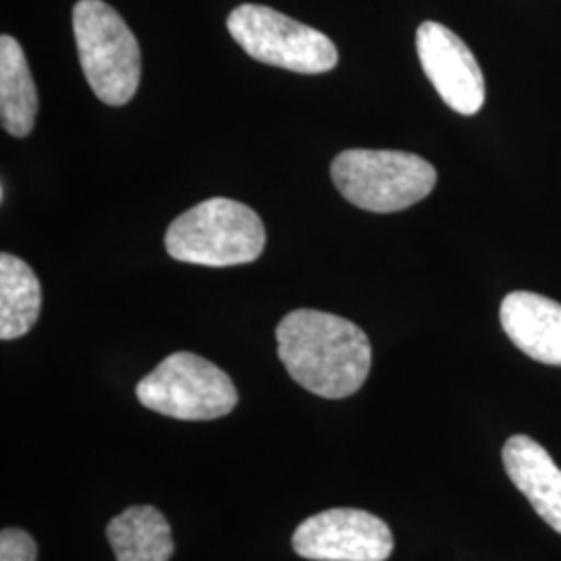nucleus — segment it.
Here are the masks:
<instances>
[{"label":"nucleus","mask_w":561,"mask_h":561,"mask_svg":"<svg viewBox=\"0 0 561 561\" xmlns=\"http://www.w3.org/2000/svg\"><path fill=\"white\" fill-rule=\"evenodd\" d=\"M266 243L261 217L245 204L210 198L169 225L164 248L171 259L202 266H238L259 261Z\"/></svg>","instance_id":"nucleus-2"},{"label":"nucleus","mask_w":561,"mask_h":561,"mask_svg":"<svg viewBox=\"0 0 561 561\" xmlns=\"http://www.w3.org/2000/svg\"><path fill=\"white\" fill-rule=\"evenodd\" d=\"M277 352L289 377L324 400L360 391L373 366V345L358 324L300 308L277 324Z\"/></svg>","instance_id":"nucleus-1"},{"label":"nucleus","mask_w":561,"mask_h":561,"mask_svg":"<svg viewBox=\"0 0 561 561\" xmlns=\"http://www.w3.org/2000/svg\"><path fill=\"white\" fill-rule=\"evenodd\" d=\"M294 551L310 561H387L396 541L379 516L333 507L301 522L294 533Z\"/></svg>","instance_id":"nucleus-7"},{"label":"nucleus","mask_w":561,"mask_h":561,"mask_svg":"<svg viewBox=\"0 0 561 561\" xmlns=\"http://www.w3.org/2000/svg\"><path fill=\"white\" fill-rule=\"evenodd\" d=\"M80 65L92 92L108 106H123L140 88L141 53L129 25L102 0L73 7Z\"/></svg>","instance_id":"nucleus-3"},{"label":"nucleus","mask_w":561,"mask_h":561,"mask_svg":"<svg viewBox=\"0 0 561 561\" xmlns=\"http://www.w3.org/2000/svg\"><path fill=\"white\" fill-rule=\"evenodd\" d=\"M416 50L443 102L460 115H477L484 104V78L466 42L442 23L424 21L416 32Z\"/></svg>","instance_id":"nucleus-8"},{"label":"nucleus","mask_w":561,"mask_h":561,"mask_svg":"<svg viewBox=\"0 0 561 561\" xmlns=\"http://www.w3.org/2000/svg\"><path fill=\"white\" fill-rule=\"evenodd\" d=\"M136 396L144 408L175 421H217L240 401L229 375L192 352L167 356L138 382Z\"/></svg>","instance_id":"nucleus-5"},{"label":"nucleus","mask_w":561,"mask_h":561,"mask_svg":"<svg viewBox=\"0 0 561 561\" xmlns=\"http://www.w3.org/2000/svg\"><path fill=\"white\" fill-rule=\"evenodd\" d=\"M227 30L252 59L294 73H327L340 60L335 44L322 32L264 4L236 7Z\"/></svg>","instance_id":"nucleus-6"},{"label":"nucleus","mask_w":561,"mask_h":561,"mask_svg":"<svg viewBox=\"0 0 561 561\" xmlns=\"http://www.w3.org/2000/svg\"><path fill=\"white\" fill-rule=\"evenodd\" d=\"M42 285L27 262L0 254V340H20L41 319Z\"/></svg>","instance_id":"nucleus-13"},{"label":"nucleus","mask_w":561,"mask_h":561,"mask_svg":"<svg viewBox=\"0 0 561 561\" xmlns=\"http://www.w3.org/2000/svg\"><path fill=\"white\" fill-rule=\"evenodd\" d=\"M500 321L510 341L533 360L561 366V304L533 291L507 294Z\"/></svg>","instance_id":"nucleus-9"},{"label":"nucleus","mask_w":561,"mask_h":561,"mask_svg":"<svg viewBox=\"0 0 561 561\" xmlns=\"http://www.w3.org/2000/svg\"><path fill=\"white\" fill-rule=\"evenodd\" d=\"M117 561H169L175 553L171 526L157 507L131 505L106 524Z\"/></svg>","instance_id":"nucleus-11"},{"label":"nucleus","mask_w":561,"mask_h":561,"mask_svg":"<svg viewBox=\"0 0 561 561\" xmlns=\"http://www.w3.org/2000/svg\"><path fill=\"white\" fill-rule=\"evenodd\" d=\"M0 561H38L36 541L21 528L0 533Z\"/></svg>","instance_id":"nucleus-14"},{"label":"nucleus","mask_w":561,"mask_h":561,"mask_svg":"<svg viewBox=\"0 0 561 561\" xmlns=\"http://www.w3.org/2000/svg\"><path fill=\"white\" fill-rule=\"evenodd\" d=\"M341 196L368 213H400L424 201L437 171L419 154L400 150H345L331 162Z\"/></svg>","instance_id":"nucleus-4"},{"label":"nucleus","mask_w":561,"mask_h":561,"mask_svg":"<svg viewBox=\"0 0 561 561\" xmlns=\"http://www.w3.org/2000/svg\"><path fill=\"white\" fill-rule=\"evenodd\" d=\"M38 90L20 42L0 38V119L7 134L25 138L32 134L38 115Z\"/></svg>","instance_id":"nucleus-12"},{"label":"nucleus","mask_w":561,"mask_h":561,"mask_svg":"<svg viewBox=\"0 0 561 561\" xmlns=\"http://www.w3.org/2000/svg\"><path fill=\"white\" fill-rule=\"evenodd\" d=\"M502 460L510 481L561 535V470L549 451L528 435H514L503 445Z\"/></svg>","instance_id":"nucleus-10"}]
</instances>
